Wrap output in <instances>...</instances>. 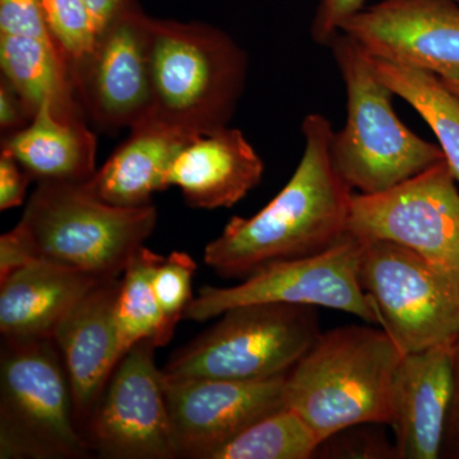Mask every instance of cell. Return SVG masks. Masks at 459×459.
<instances>
[{"label":"cell","instance_id":"obj_34","mask_svg":"<svg viewBox=\"0 0 459 459\" xmlns=\"http://www.w3.org/2000/svg\"><path fill=\"white\" fill-rule=\"evenodd\" d=\"M82 2L95 17L101 31L126 9L137 4L135 0H82Z\"/></svg>","mask_w":459,"mask_h":459},{"label":"cell","instance_id":"obj_33","mask_svg":"<svg viewBox=\"0 0 459 459\" xmlns=\"http://www.w3.org/2000/svg\"><path fill=\"white\" fill-rule=\"evenodd\" d=\"M442 458L459 459V336L455 342L453 395L444 435Z\"/></svg>","mask_w":459,"mask_h":459},{"label":"cell","instance_id":"obj_1","mask_svg":"<svg viewBox=\"0 0 459 459\" xmlns=\"http://www.w3.org/2000/svg\"><path fill=\"white\" fill-rule=\"evenodd\" d=\"M301 132L304 152L289 183L255 216L232 217L205 247L204 263L219 276L244 280L270 263L318 255L349 235L353 192L332 160L331 123L309 114Z\"/></svg>","mask_w":459,"mask_h":459},{"label":"cell","instance_id":"obj_16","mask_svg":"<svg viewBox=\"0 0 459 459\" xmlns=\"http://www.w3.org/2000/svg\"><path fill=\"white\" fill-rule=\"evenodd\" d=\"M120 280L99 281L54 331L71 385L75 420L90 421L120 361L115 323Z\"/></svg>","mask_w":459,"mask_h":459},{"label":"cell","instance_id":"obj_36","mask_svg":"<svg viewBox=\"0 0 459 459\" xmlns=\"http://www.w3.org/2000/svg\"><path fill=\"white\" fill-rule=\"evenodd\" d=\"M453 2L458 3L459 4V0H453Z\"/></svg>","mask_w":459,"mask_h":459},{"label":"cell","instance_id":"obj_30","mask_svg":"<svg viewBox=\"0 0 459 459\" xmlns=\"http://www.w3.org/2000/svg\"><path fill=\"white\" fill-rule=\"evenodd\" d=\"M31 177L7 152L0 153V211L20 207L25 202Z\"/></svg>","mask_w":459,"mask_h":459},{"label":"cell","instance_id":"obj_19","mask_svg":"<svg viewBox=\"0 0 459 459\" xmlns=\"http://www.w3.org/2000/svg\"><path fill=\"white\" fill-rule=\"evenodd\" d=\"M131 134L96 170L87 186L102 201L120 207L151 204L169 188V169L193 137L153 119L133 126Z\"/></svg>","mask_w":459,"mask_h":459},{"label":"cell","instance_id":"obj_8","mask_svg":"<svg viewBox=\"0 0 459 459\" xmlns=\"http://www.w3.org/2000/svg\"><path fill=\"white\" fill-rule=\"evenodd\" d=\"M359 281L403 355L459 336V272L386 240L364 241Z\"/></svg>","mask_w":459,"mask_h":459},{"label":"cell","instance_id":"obj_6","mask_svg":"<svg viewBox=\"0 0 459 459\" xmlns=\"http://www.w3.org/2000/svg\"><path fill=\"white\" fill-rule=\"evenodd\" d=\"M59 352L53 338H3L0 458H84L92 451L75 424Z\"/></svg>","mask_w":459,"mask_h":459},{"label":"cell","instance_id":"obj_12","mask_svg":"<svg viewBox=\"0 0 459 459\" xmlns=\"http://www.w3.org/2000/svg\"><path fill=\"white\" fill-rule=\"evenodd\" d=\"M287 374L265 379H165L178 458L210 459L255 421L285 409Z\"/></svg>","mask_w":459,"mask_h":459},{"label":"cell","instance_id":"obj_10","mask_svg":"<svg viewBox=\"0 0 459 459\" xmlns=\"http://www.w3.org/2000/svg\"><path fill=\"white\" fill-rule=\"evenodd\" d=\"M349 234L400 244L459 272V186L448 162L385 192L353 193Z\"/></svg>","mask_w":459,"mask_h":459},{"label":"cell","instance_id":"obj_13","mask_svg":"<svg viewBox=\"0 0 459 459\" xmlns=\"http://www.w3.org/2000/svg\"><path fill=\"white\" fill-rule=\"evenodd\" d=\"M147 20L137 4L126 9L102 30L74 75L82 110L102 131L132 129L150 115Z\"/></svg>","mask_w":459,"mask_h":459},{"label":"cell","instance_id":"obj_22","mask_svg":"<svg viewBox=\"0 0 459 459\" xmlns=\"http://www.w3.org/2000/svg\"><path fill=\"white\" fill-rule=\"evenodd\" d=\"M377 75L428 123L459 186V98L437 75L371 56Z\"/></svg>","mask_w":459,"mask_h":459},{"label":"cell","instance_id":"obj_24","mask_svg":"<svg viewBox=\"0 0 459 459\" xmlns=\"http://www.w3.org/2000/svg\"><path fill=\"white\" fill-rule=\"evenodd\" d=\"M319 444L305 420L285 407L250 425L210 459H310Z\"/></svg>","mask_w":459,"mask_h":459},{"label":"cell","instance_id":"obj_23","mask_svg":"<svg viewBox=\"0 0 459 459\" xmlns=\"http://www.w3.org/2000/svg\"><path fill=\"white\" fill-rule=\"evenodd\" d=\"M162 259L164 256L143 246L124 271L115 309L120 360L141 341L166 346L164 319L152 287L153 273Z\"/></svg>","mask_w":459,"mask_h":459},{"label":"cell","instance_id":"obj_4","mask_svg":"<svg viewBox=\"0 0 459 459\" xmlns=\"http://www.w3.org/2000/svg\"><path fill=\"white\" fill-rule=\"evenodd\" d=\"M329 47L347 95L346 123L332 137V160L350 188L361 195L385 192L446 160L440 146L398 117L394 91L358 42L340 32Z\"/></svg>","mask_w":459,"mask_h":459},{"label":"cell","instance_id":"obj_21","mask_svg":"<svg viewBox=\"0 0 459 459\" xmlns=\"http://www.w3.org/2000/svg\"><path fill=\"white\" fill-rule=\"evenodd\" d=\"M0 68L32 117L48 101L59 119H83L74 75L53 40L0 33Z\"/></svg>","mask_w":459,"mask_h":459},{"label":"cell","instance_id":"obj_32","mask_svg":"<svg viewBox=\"0 0 459 459\" xmlns=\"http://www.w3.org/2000/svg\"><path fill=\"white\" fill-rule=\"evenodd\" d=\"M32 117L16 91L4 80L0 82V128L5 135L25 128Z\"/></svg>","mask_w":459,"mask_h":459},{"label":"cell","instance_id":"obj_25","mask_svg":"<svg viewBox=\"0 0 459 459\" xmlns=\"http://www.w3.org/2000/svg\"><path fill=\"white\" fill-rule=\"evenodd\" d=\"M41 4L51 39L74 75L95 49L101 29L82 0H41Z\"/></svg>","mask_w":459,"mask_h":459},{"label":"cell","instance_id":"obj_31","mask_svg":"<svg viewBox=\"0 0 459 459\" xmlns=\"http://www.w3.org/2000/svg\"><path fill=\"white\" fill-rule=\"evenodd\" d=\"M36 259L31 247L16 228L0 237V280Z\"/></svg>","mask_w":459,"mask_h":459},{"label":"cell","instance_id":"obj_18","mask_svg":"<svg viewBox=\"0 0 459 459\" xmlns=\"http://www.w3.org/2000/svg\"><path fill=\"white\" fill-rule=\"evenodd\" d=\"M99 281L44 259L18 268L0 280V333L3 338H53L60 320Z\"/></svg>","mask_w":459,"mask_h":459},{"label":"cell","instance_id":"obj_35","mask_svg":"<svg viewBox=\"0 0 459 459\" xmlns=\"http://www.w3.org/2000/svg\"><path fill=\"white\" fill-rule=\"evenodd\" d=\"M442 80V78H440ZM444 84H446V87H448L449 90L453 91V92L455 93V95L459 98V77L458 78H453V80H442Z\"/></svg>","mask_w":459,"mask_h":459},{"label":"cell","instance_id":"obj_5","mask_svg":"<svg viewBox=\"0 0 459 459\" xmlns=\"http://www.w3.org/2000/svg\"><path fill=\"white\" fill-rule=\"evenodd\" d=\"M157 220L152 204H110L87 183H38L14 228L36 258L104 280L123 276Z\"/></svg>","mask_w":459,"mask_h":459},{"label":"cell","instance_id":"obj_14","mask_svg":"<svg viewBox=\"0 0 459 459\" xmlns=\"http://www.w3.org/2000/svg\"><path fill=\"white\" fill-rule=\"evenodd\" d=\"M341 32L377 59L442 80L459 77V4L453 0H382Z\"/></svg>","mask_w":459,"mask_h":459},{"label":"cell","instance_id":"obj_3","mask_svg":"<svg viewBox=\"0 0 459 459\" xmlns=\"http://www.w3.org/2000/svg\"><path fill=\"white\" fill-rule=\"evenodd\" d=\"M402 356L385 329L347 325L320 332L287 373L285 406L305 420L320 443L355 425H388Z\"/></svg>","mask_w":459,"mask_h":459},{"label":"cell","instance_id":"obj_26","mask_svg":"<svg viewBox=\"0 0 459 459\" xmlns=\"http://www.w3.org/2000/svg\"><path fill=\"white\" fill-rule=\"evenodd\" d=\"M197 271L195 259L184 252H172L157 265L152 277L153 292L164 319L166 344L192 301V281Z\"/></svg>","mask_w":459,"mask_h":459},{"label":"cell","instance_id":"obj_20","mask_svg":"<svg viewBox=\"0 0 459 459\" xmlns=\"http://www.w3.org/2000/svg\"><path fill=\"white\" fill-rule=\"evenodd\" d=\"M2 151L38 183H87L98 170L95 134L83 119H59L48 101L29 126L4 135Z\"/></svg>","mask_w":459,"mask_h":459},{"label":"cell","instance_id":"obj_7","mask_svg":"<svg viewBox=\"0 0 459 459\" xmlns=\"http://www.w3.org/2000/svg\"><path fill=\"white\" fill-rule=\"evenodd\" d=\"M320 334L313 307L281 303L232 307L178 350L165 379L253 380L287 374Z\"/></svg>","mask_w":459,"mask_h":459},{"label":"cell","instance_id":"obj_2","mask_svg":"<svg viewBox=\"0 0 459 459\" xmlns=\"http://www.w3.org/2000/svg\"><path fill=\"white\" fill-rule=\"evenodd\" d=\"M147 119L188 135L229 126L246 89L247 56L231 36L199 22L147 20Z\"/></svg>","mask_w":459,"mask_h":459},{"label":"cell","instance_id":"obj_27","mask_svg":"<svg viewBox=\"0 0 459 459\" xmlns=\"http://www.w3.org/2000/svg\"><path fill=\"white\" fill-rule=\"evenodd\" d=\"M377 425H355L332 434L319 444L314 458L398 459L395 444Z\"/></svg>","mask_w":459,"mask_h":459},{"label":"cell","instance_id":"obj_11","mask_svg":"<svg viewBox=\"0 0 459 459\" xmlns=\"http://www.w3.org/2000/svg\"><path fill=\"white\" fill-rule=\"evenodd\" d=\"M153 341H141L117 365L87 424L90 446L101 457L178 458L164 376Z\"/></svg>","mask_w":459,"mask_h":459},{"label":"cell","instance_id":"obj_29","mask_svg":"<svg viewBox=\"0 0 459 459\" xmlns=\"http://www.w3.org/2000/svg\"><path fill=\"white\" fill-rule=\"evenodd\" d=\"M365 0H322L312 23L313 40L329 45L344 23L364 9Z\"/></svg>","mask_w":459,"mask_h":459},{"label":"cell","instance_id":"obj_28","mask_svg":"<svg viewBox=\"0 0 459 459\" xmlns=\"http://www.w3.org/2000/svg\"><path fill=\"white\" fill-rule=\"evenodd\" d=\"M0 33L53 40L41 0H0Z\"/></svg>","mask_w":459,"mask_h":459},{"label":"cell","instance_id":"obj_9","mask_svg":"<svg viewBox=\"0 0 459 459\" xmlns=\"http://www.w3.org/2000/svg\"><path fill=\"white\" fill-rule=\"evenodd\" d=\"M364 241L347 235L318 255L270 263L231 287L205 286L183 320L205 322L232 307L281 303L328 307L379 325L376 307L359 281Z\"/></svg>","mask_w":459,"mask_h":459},{"label":"cell","instance_id":"obj_15","mask_svg":"<svg viewBox=\"0 0 459 459\" xmlns=\"http://www.w3.org/2000/svg\"><path fill=\"white\" fill-rule=\"evenodd\" d=\"M455 341L402 356L389 397L398 459L442 458L451 410Z\"/></svg>","mask_w":459,"mask_h":459},{"label":"cell","instance_id":"obj_17","mask_svg":"<svg viewBox=\"0 0 459 459\" xmlns=\"http://www.w3.org/2000/svg\"><path fill=\"white\" fill-rule=\"evenodd\" d=\"M264 162L238 129L226 128L186 142L169 169L168 186L186 204L202 210L230 208L262 181Z\"/></svg>","mask_w":459,"mask_h":459}]
</instances>
